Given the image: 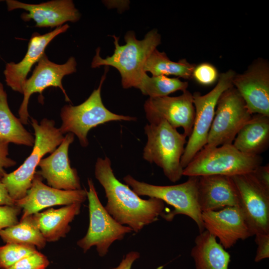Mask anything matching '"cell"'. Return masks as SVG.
<instances>
[{
	"mask_svg": "<svg viewBox=\"0 0 269 269\" xmlns=\"http://www.w3.org/2000/svg\"><path fill=\"white\" fill-rule=\"evenodd\" d=\"M7 9H23L21 18L26 21L31 19L38 27H54L63 25L66 22H76L80 14L71 0H52L40 4H28L14 0H6Z\"/></svg>",
	"mask_w": 269,
	"mask_h": 269,
	"instance_id": "ac0fdd59",
	"label": "cell"
},
{
	"mask_svg": "<svg viewBox=\"0 0 269 269\" xmlns=\"http://www.w3.org/2000/svg\"><path fill=\"white\" fill-rule=\"evenodd\" d=\"M195 67L194 64L185 59L177 62L171 61L164 52L154 49L147 58L144 67L145 73L150 72L152 76L173 75L185 79L192 78Z\"/></svg>",
	"mask_w": 269,
	"mask_h": 269,
	"instance_id": "d4e9b609",
	"label": "cell"
},
{
	"mask_svg": "<svg viewBox=\"0 0 269 269\" xmlns=\"http://www.w3.org/2000/svg\"><path fill=\"white\" fill-rule=\"evenodd\" d=\"M74 134L68 133L56 149L46 158H42L38 172L46 179L49 186L61 190L81 189L80 178L76 169L72 168L68 157L70 145Z\"/></svg>",
	"mask_w": 269,
	"mask_h": 269,
	"instance_id": "e0dca14e",
	"label": "cell"
},
{
	"mask_svg": "<svg viewBox=\"0 0 269 269\" xmlns=\"http://www.w3.org/2000/svg\"><path fill=\"white\" fill-rule=\"evenodd\" d=\"M35 138L11 112L7 94L0 82V141L32 146Z\"/></svg>",
	"mask_w": 269,
	"mask_h": 269,
	"instance_id": "cb8c5ba5",
	"label": "cell"
},
{
	"mask_svg": "<svg viewBox=\"0 0 269 269\" xmlns=\"http://www.w3.org/2000/svg\"><path fill=\"white\" fill-rule=\"evenodd\" d=\"M144 130L147 140L143 150V159L160 167L170 181L179 180L183 176L180 161L187 136L163 119L147 124Z\"/></svg>",
	"mask_w": 269,
	"mask_h": 269,
	"instance_id": "3957f363",
	"label": "cell"
},
{
	"mask_svg": "<svg viewBox=\"0 0 269 269\" xmlns=\"http://www.w3.org/2000/svg\"><path fill=\"white\" fill-rule=\"evenodd\" d=\"M108 70L109 67L105 66L99 87L86 101L77 106L65 105L61 109V132L63 134L72 133L76 135L83 147L88 145L87 135L92 128L111 121L136 120L134 117L115 114L104 106L101 92Z\"/></svg>",
	"mask_w": 269,
	"mask_h": 269,
	"instance_id": "52a82bcc",
	"label": "cell"
},
{
	"mask_svg": "<svg viewBox=\"0 0 269 269\" xmlns=\"http://www.w3.org/2000/svg\"><path fill=\"white\" fill-rule=\"evenodd\" d=\"M8 143L0 141V178H2L6 172L5 168L12 167L16 161L8 157Z\"/></svg>",
	"mask_w": 269,
	"mask_h": 269,
	"instance_id": "d6a6232c",
	"label": "cell"
},
{
	"mask_svg": "<svg viewBox=\"0 0 269 269\" xmlns=\"http://www.w3.org/2000/svg\"><path fill=\"white\" fill-rule=\"evenodd\" d=\"M255 242L258 246L256 262H259L269 258V234L255 235Z\"/></svg>",
	"mask_w": 269,
	"mask_h": 269,
	"instance_id": "1f68e13d",
	"label": "cell"
},
{
	"mask_svg": "<svg viewBox=\"0 0 269 269\" xmlns=\"http://www.w3.org/2000/svg\"><path fill=\"white\" fill-rule=\"evenodd\" d=\"M140 257L136 251H131L127 254L119 265L112 269H131L133 263Z\"/></svg>",
	"mask_w": 269,
	"mask_h": 269,
	"instance_id": "e575fe53",
	"label": "cell"
},
{
	"mask_svg": "<svg viewBox=\"0 0 269 269\" xmlns=\"http://www.w3.org/2000/svg\"><path fill=\"white\" fill-rule=\"evenodd\" d=\"M233 86L253 114L269 116V66L259 59L244 73L236 74Z\"/></svg>",
	"mask_w": 269,
	"mask_h": 269,
	"instance_id": "5bb4252c",
	"label": "cell"
},
{
	"mask_svg": "<svg viewBox=\"0 0 269 269\" xmlns=\"http://www.w3.org/2000/svg\"><path fill=\"white\" fill-rule=\"evenodd\" d=\"M233 145L242 153L260 155L269 145V116L254 114L238 133Z\"/></svg>",
	"mask_w": 269,
	"mask_h": 269,
	"instance_id": "7402d4cb",
	"label": "cell"
},
{
	"mask_svg": "<svg viewBox=\"0 0 269 269\" xmlns=\"http://www.w3.org/2000/svg\"><path fill=\"white\" fill-rule=\"evenodd\" d=\"M34 131V143L31 154L15 170L1 178L10 196L15 201L23 198L30 188L36 167L46 153H51L62 142L64 136L53 120L43 119L40 123L31 119Z\"/></svg>",
	"mask_w": 269,
	"mask_h": 269,
	"instance_id": "277c9868",
	"label": "cell"
},
{
	"mask_svg": "<svg viewBox=\"0 0 269 269\" xmlns=\"http://www.w3.org/2000/svg\"><path fill=\"white\" fill-rule=\"evenodd\" d=\"M198 177H189L182 183L160 186L138 181L129 174L123 178L127 185L138 196L156 198L172 207L174 209L171 211L164 212L161 216L165 220L171 221L176 215H184L196 223L201 233L205 229L198 202Z\"/></svg>",
	"mask_w": 269,
	"mask_h": 269,
	"instance_id": "5b68a950",
	"label": "cell"
},
{
	"mask_svg": "<svg viewBox=\"0 0 269 269\" xmlns=\"http://www.w3.org/2000/svg\"><path fill=\"white\" fill-rule=\"evenodd\" d=\"M0 237L6 243H16L29 245L38 249L44 248L46 241L29 217L17 224L0 231Z\"/></svg>",
	"mask_w": 269,
	"mask_h": 269,
	"instance_id": "484cf974",
	"label": "cell"
},
{
	"mask_svg": "<svg viewBox=\"0 0 269 269\" xmlns=\"http://www.w3.org/2000/svg\"><path fill=\"white\" fill-rule=\"evenodd\" d=\"M95 176L104 189L107 212L119 223L127 225L138 232L145 226L158 220L164 212V203L150 197L142 199L129 186L115 176L109 158L98 157L95 165Z\"/></svg>",
	"mask_w": 269,
	"mask_h": 269,
	"instance_id": "6da1fadb",
	"label": "cell"
},
{
	"mask_svg": "<svg viewBox=\"0 0 269 269\" xmlns=\"http://www.w3.org/2000/svg\"><path fill=\"white\" fill-rule=\"evenodd\" d=\"M69 26L66 24L44 34L37 32L30 38L26 54L17 63H7L3 73L8 86L14 91L23 93V86L32 66L44 55L48 44L58 35L65 32Z\"/></svg>",
	"mask_w": 269,
	"mask_h": 269,
	"instance_id": "d6986e66",
	"label": "cell"
},
{
	"mask_svg": "<svg viewBox=\"0 0 269 269\" xmlns=\"http://www.w3.org/2000/svg\"><path fill=\"white\" fill-rule=\"evenodd\" d=\"M37 251L35 247L16 243L0 246V269H8L22 258Z\"/></svg>",
	"mask_w": 269,
	"mask_h": 269,
	"instance_id": "83f0119b",
	"label": "cell"
},
{
	"mask_svg": "<svg viewBox=\"0 0 269 269\" xmlns=\"http://www.w3.org/2000/svg\"><path fill=\"white\" fill-rule=\"evenodd\" d=\"M253 174L259 182L266 189L269 190V165L258 166Z\"/></svg>",
	"mask_w": 269,
	"mask_h": 269,
	"instance_id": "836d02e7",
	"label": "cell"
},
{
	"mask_svg": "<svg viewBox=\"0 0 269 269\" xmlns=\"http://www.w3.org/2000/svg\"><path fill=\"white\" fill-rule=\"evenodd\" d=\"M239 193V208L253 236L269 234V190L252 172L231 176Z\"/></svg>",
	"mask_w": 269,
	"mask_h": 269,
	"instance_id": "8fae6325",
	"label": "cell"
},
{
	"mask_svg": "<svg viewBox=\"0 0 269 269\" xmlns=\"http://www.w3.org/2000/svg\"><path fill=\"white\" fill-rule=\"evenodd\" d=\"M188 83L177 78H169L166 76H149L145 73L136 88L144 95L149 98L168 96L177 91L187 90Z\"/></svg>",
	"mask_w": 269,
	"mask_h": 269,
	"instance_id": "4316f807",
	"label": "cell"
},
{
	"mask_svg": "<svg viewBox=\"0 0 269 269\" xmlns=\"http://www.w3.org/2000/svg\"><path fill=\"white\" fill-rule=\"evenodd\" d=\"M202 219L205 230L218 238L225 249L253 236L238 206L202 212Z\"/></svg>",
	"mask_w": 269,
	"mask_h": 269,
	"instance_id": "2e32d148",
	"label": "cell"
},
{
	"mask_svg": "<svg viewBox=\"0 0 269 269\" xmlns=\"http://www.w3.org/2000/svg\"><path fill=\"white\" fill-rule=\"evenodd\" d=\"M21 209L16 205H0V231L18 222Z\"/></svg>",
	"mask_w": 269,
	"mask_h": 269,
	"instance_id": "4dcf8cb0",
	"label": "cell"
},
{
	"mask_svg": "<svg viewBox=\"0 0 269 269\" xmlns=\"http://www.w3.org/2000/svg\"><path fill=\"white\" fill-rule=\"evenodd\" d=\"M260 155H249L233 144L204 146L184 168L183 175L199 177L210 175L233 176L253 172L262 164Z\"/></svg>",
	"mask_w": 269,
	"mask_h": 269,
	"instance_id": "8992f818",
	"label": "cell"
},
{
	"mask_svg": "<svg viewBox=\"0 0 269 269\" xmlns=\"http://www.w3.org/2000/svg\"><path fill=\"white\" fill-rule=\"evenodd\" d=\"M219 74L216 68L209 63H202L195 66L192 77L199 84L210 86L218 79Z\"/></svg>",
	"mask_w": 269,
	"mask_h": 269,
	"instance_id": "f1b7e54d",
	"label": "cell"
},
{
	"mask_svg": "<svg viewBox=\"0 0 269 269\" xmlns=\"http://www.w3.org/2000/svg\"><path fill=\"white\" fill-rule=\"evenodd\" d=\"M49 263L47 257L37 250L22 258L8 269H45Z\"/></svg>",
	"mask_w": 269,
	"mask_h": 269,
	"instance_id": "f546056e",
	"label": "cell"
},
{
	"mask_svg": "<svg viewBox=\"0 0 269 269\" xmlns=\"http://www.w3.org/2000/svg\"><path fill=\"white\" fill-rule=\"evenodd\" d=\"M75 58L71 57L63 64L50 61L45 54L42 56L33 71L31 77L26 79L23 86V99L18 110L19 119L22 124H27L29 117L28 104L31 95L35 93L40 95L39 100L43 102V91L49 87H58L63 93L65 100L70 102L64 89L62 80L65 75L76 71Z\"/></svg>",
	"mask_w": 269,
	"mask_h": 269,
	"instance_id": "7c38bea8",
	"label": "cell"
},
{
	"mask_svg": "<svg viewBox=\"0 0 269 269\" xmlns=\"http://www.w3.org/2000/svg\"><path fill=\"white\" fill-rule=\"evenodd\" d=\"M206 230L196 236L191 251L195 269H228L231 257Z\"/></svg>",
	"mask_w": 269,
	"mask_h": 269,
	"instance_id": "603a6c76",
	"label": "cell"
},
{
	"mask_svg": "<svg viewBox=\"0 0 269 269\" xmlns=\"http://www.w3.org/2000/svg\"><path fill=\"white\" fill-rule=\"evenodd\" d=\"M114 41L115 49L110 56L102 58L100 49H96L92 63V68L101 66H112L116 68L121 76L123 88H136L145 73L146 61L153 50L161 43V36L156 29L148 31L142 40L136 39L135 33L128 31L125 35L126 44L121 45L119 38L111 36Z\"/></svg>",
	"mask_w": 269,
	"mask_h": 269,
	"instance_id": "7a4b0ae2",
	"label": "cell"
},
{
	"mask_svg": "<svg viewBox=\"0 0 269 269\" xmlns=\"http://www.w3.org/2000/svg\"><path fill=\"white\" fill-rule=\"evenodd\" d=\"M89 225L87 232L77 245L86 253L95 246L100 257L105 256L112 244L116 241L122 240L126 234L133 230L117 222L102 204L92 180L88 179Z\"/></svg>",
	"mask_w": 269,
	"mask_h": 269,
	"instance_id": "ba28073f",
	"label": "cell"
},
{
	"mask_svg": "<svg viewBox=\"0 0 269 269\" xmlns=\"http://www.w3.org/2000/svg\"><path fill=\"white\" fill-rule=\"evenodd\" d=\"M143 107L149 124L163 119L176 129L182 128L183 134L187 137L190 135L195 119V108L193 94L187 90L176 97L149 98Z\"/></svg>",
	"mask_w": 269,
	"mask_h": 269,
	"instance_id": "4fadbf2b",
	"label": "cell"
},
{
	"mask_svg": "<svg viewBox=\"0 0 269 269\" xmlns=\"http://www.w3.org/2000/svg\"><path fill=\"white\" fill-rule=\"evenodd\" d=\"M81 203L49 208L28 217L46 242H54L65 237L71 229L70 224L80 213Z\"/></svg>",
	"mask_w": 269,
	"mask_h": 269,
	"instance_id": "44dd1931",
	"label": "cell"
},
{
	"mask_svg": "<svg viewBox=\"0 0 269 269\" xmlns=\"http://www.w3.org/2000/svg\"><path fill=\"white\" fill-rule=\"evenodd\" d=\"M216 107L204 146L232 144L240 129L254 115L233 86L222 94Z\"/></svg>",
	"mask_w": 269,
	"mask_h": 269,
	"instance_id": "30bf717a",
	"label": "cell"
},
{
	"mask_svg": "<svg viewBox=\"0 0 269 269\" xmlns=\"http://www.w3.org/2000/svg\"><path fill=\"white\" fill-rule=\"evenodd\" d=\"M15 201L9 195V193L1 179L0 178V205H15Z\"/></svg>",
	"mask_w": 269,
	"mask_h": 269,
	"instance_id": "d590c367",
	"label": "cell"
},
{
	"mask_svg": "<svg viewBox=\"0 0 269 269\" xmlns=\"http://www.w3.org/2000/svg\"><path fill=\"white\" fill-rule=\"evenodd\" d=\"M87 199V190H65L45 184L42 176L36 172L26 195L15 201V205L22 211L21 219L54 206H66L83 203Z\"/></svg>",
	"mask_w": 269,
	"mask_h": 269,
	"instance_id": "9a60e30c",
	"label": "cell"
},
{
	"mask_svg": "<svg viewBox=\"0 0 269 269\" xmlns=\"http://www.w3.org/2000/svg\"><path fill=\"white\" fill-rule=\"evenodd\" d=\"M235 75L233 70H229L219 75L217 84L209 92L203 95L199 92L193 94L195 119L191 134L181 158L183 169L206 144L218 101L222 94L233 86Z\"/></svg>",
	"mask_w": 269,
	"mask_h": 269,
	"instance_id": "9c48e42d",
	"label": "cell"
},
{
	"mask_svg": "<svg viewBox=\"0 0 269 269\" xmlns=\"http://www.w3.org/2000/svg\"><path fill=\"white\" fill-rule=\"evenodd\" d=\"M198 202L202 212L239 206V193L230 176L210 175L198 177Z\"/></svg>",
	"mask_w": 269,
	"mask_h": 269,
	"instance_id": "ffe728a7",
	"label": "cell"
}]
</instances>
